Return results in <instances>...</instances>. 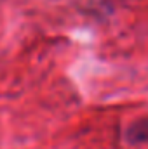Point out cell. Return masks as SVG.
I'll use <instances>...</instances> for the list:
<instances>
[{
	"label": "cell",
	"mask_w": 148,
	"mask_h": 149,
	"mask_svg": "<svg viewBox=\"0 0 148 149\" xmlns=\"http://www.w3.org/2000/svg\"><path fill=\"white\" fill-rule=\"evenodd\" d=\"M125 139L131 144H145L148 142V116L136 120L134 123L129 125L127 132H125Z\"/></svg>",
	"instance_id": "1"
}]
</instances>
